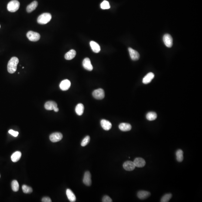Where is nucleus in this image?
Wrapping results in <instances>:
<instances>
[{
    "label": "nucleus",
    "instance_id": "f257e3e1",
    "mask_svg": "<svg viewBox=\"0 0 202 202\" xmlns=\"http://www.w3.org/2000/svg\"><path fill=\"white\" fill-rule=\"evenodd\" d=\"M19 63V60L16 57H12L8 63V71L9 73L12 74L14 73L17 69V66Z\"/></svg>",
    "mask_w": 202,
    "mask_h": 202
},
{
    "label": "nucleus",
    "instance_id": "f03ea898",
    "mask_svg": "<svg viewBox=\"0 0 202 202\" xmlns=\"http://www.w3.org/2000/svg\"><path fill=\"white\" fill-rule=\"evenodd\" d=\"M51 18L52 15L50 13H43L38 17L37 22L39 24H46L51 21Z\"/></svg>",
    "mask_w": 202,
    "mask_h": 202
},
{
    "label": "nucleus",
    "instance_id": "7ed1b4c3",
    "mask_svg": "<svg viewBox=\"0 0 202 202\" xmlns=\"http://www.w3.org/2000/svg\"><path fill=\"white\" fill-rule=\"evenodd\" d=\"M20 3L17 0H12L8 3L7 9L10 12H14L17 11L20 8Z\"/></svg>",
    "mask_w": 202,
    "mask_h": 202
},
{
    "label": "nucleus",
    "instance_id": "20e7f679",
    "mask_svg": "<svg viewBox=\"0 0 202 202\" xmlns=\"http://www.w3.org/2000/svg\"><path fill=\"white\" fill-rule=\"evenodd\" d=\"M27 37L30 41L37 42L40 39V36L38 33L30 31L27 33Z\"/></svg>",
    "mask_w": 202,
    "mask_h": 202
},
{
    "label": "nucleus",
    "instance_id": "39448f33",
    "mask_svg": "<svg viewBox=\"0 0 202 202\" xmlns=\"http://www.w3.org/2000/svg\"><path fill=\"white\" fill-rule=\"evenodd\" d=\"M92 96L96 99H103L105 97V91L103 89H97L93 91Z\"/></svg>",
    "mask_w": 202,
    "mask_h": 202
},
{
    "label": "nucleus",
    "instance_id": "423d86ee",
    "mask_svg": "<svg viewBox=\"0 0 202 202\" xmlns=\"http://www.w3.org/2000/svg\"><path fill=\"white\" fill-rule=\"evenodd\" d=\"M163 42L167 47L171 48L173 45V39L172 36L168 34L164 35L163 37Z\"/></svg>",
    "mask_w": 202,
    "mask_h": 202
},
{
    "label": "nucleus",
    "instance_id": "0eeeda50",
    "mask_svg": "<svg viewBox=\"0 0 202 202\" xmlns=\"http://www.w3.org/2000/svg\"><path fill=\"white\" fill-rule=\"evenodd\" d=\"M63 136L61 133L56 132L51 134L49 136L50 141L54 143L57 142L62 139Z\"/></svg>",
    "mask_w": 202,
    "mask_h": 202
},
{
    "label": "nucleus",
    "instance_id": "6e6552de",
    "mask_svg": "<svg viewBox=\"0 0 202 202\" xmlns=\"http://www.w3.org/2000/svg\"><path fill=\"white\" fill-rule=\"evenodd\" d=\"M84 184L87 186H90L91 185V175L89 171L85 172L83 180Z\"/></svg>",
    "mask_w": 202,
    "mask_h": 202
},
{
    "label": "nucleus",
    "instance_id": "1a4fd4ad",
    "mask_svg": "<svg viewBox=\"0 0 202 202\" xmlns=\"http://www.w3.org/2000/svg\"><path fill=\"white\" fill-rule=\"evenodd\" d=\"M71 86V82L69 80L65 79L61 82L60 85V89L62 91L68 90Z\"/></svg>",
    "mask_w": 202,
    "mask_h": 202
},
{
    "label": "nucleus",
    "instance_id": "9d476101",
    "mask_svg": "<svg viewBox=\"0 0 202 202\" xmlns=\"http://www.w3.org/2000/svg\"><path fill=\"white\" fill-rule=\"evenodd\" d=\"M128 51L131 59L133 61H137L140 58V54L138 52L131 48H129Z\"/></svg>",
    "mask_w": 202,
    "mask_h": 202
},
{
    "label": "nucleus",
    "instance_id": "9b49d317",
    "mask_svg": "<svg viewBox=\"0 0 202 202\" xmlns=\"http://www.w3.org/2000/svg\"><path fill=\"white\" fill-rule=\"evenodd\" d=\"M82 64L84 68L86 70L91 71L93 70V66L89 58H85L83 61Z\"/></svg>",
    "mask_w": 202,
    "mask_h": 202
},
{
    "label": "nucleus",
    "instance_id": "f8f14e48",
    "mask_svg": "<svg viewBox=\"0 0 202 202\" xmlns=\"http://www.w3.org/2000/svg\"><path fill=\"white\" fill-rule=\"evenodd\" d=\"M123 167L125 170L128 171H133L136 167L134 162L131 161H127L123 163Z\"/></svg>",
    "mask_w": 202,
    "mask_h": 202
},
{
    "label": "nucleus",
    "instance_id": "ddd939ff",
    "mask_svg": "<svg viewBox=\"0 0 202 202\" xmlns=\"http://www.w3.org/2000/svg\"><path fill=\"white\" fill-rule=\"evenodd\" d=\"M45 108L48 111L54 110L57 107V104L55 101H50L46 102L45 104Z\"/></svg>",
    "mask_w": 202,
    "mask_h": 202
},
{
    "label": "nucleus",
    "instance_id": "4468645a",
    "mask_svg": "<svg viewBox=\"0 0 202 202\" xmlns=\"http://www.w3.org/2000/svg\"><path fill=\"white\" fill-rule=\"evenodd\" d=\"M134 163L136 167L142 168L144 167L146 164L145 160L141 158H136L134 161Z\"/></svg>",
    "mask_w": 202,
    "mask_h": 202
},
{
    "label": "nucleus",
    "instance_id": "2eb2a0df",
    "mask_svg": "<svg viewBox=\"0 0 202 202\" xmlns=\"http://www.w3.org/2000/svg\"><path fill=\"white\" fill-rule=\"evenodd\" d=\"M101 125L104 130L108 131L110 130L112 127V123L109 121L105 120H102L101 121Z\"/></svg>",
    "mask_w": 202,
    "mask_h": 202
},
{
    "label": "nucleus",
    "instance_id": "dca6fc26",
    "mask_svg": "<svg viewBox=\"0 0 202 202\" xmlns=\"http://www.w3.org/2000/svg\"><path fill=\"white\" fill-rule=\"evenodd\" d=\"M155 75L152 72H150L147 74L143 78L142 82L143 84H147L150 83L154 78Z\"/></svg>",
    "mask_w": 202,
    "mask_h": 202
},
{
    "label": "nucleus",
    "instance_id": "f3484780",
    "mask_svg": "<svg viewBox=\"0 0 202 202\" xmlns=\"http://www.w3.org/2000/svg\"><path fill=\"white\" fill-rule=\"evenodd\" d=\"M151 195V193L145 190H141L137 193V196L141 200H144Z\"/></svg>",
    "mask_w": 202,
    "mask_h": 202
},
{
    "label": "nucleus",
    "instance_id": "a211bd4d",
    "mask_svg": "<svg viewBox=\"0 0 202 202\" xmlns=\"http://www.w3.org/2000/svg\"><path fill=\"white\" fill-rule=\"evenodd\" d=\"M119 129L122 131H130L131 129V125L128 123H122L119 126Z\"/></svg>",
    "mask_w": 202,
    "mask_h": 202
},
{
    "label": "nucleus",
    "instance_id": "6ab92c4d",
    "mask_svg": "<svg viewBox=\"0 0 202 202\" xmlns=\"http://www.w3.org/2000/svg\"><path fill=\"white\" fill-rule=\"evenodd\" d=\"M91 47L94 53H97L100 51V47L98 44L94 41H91L90 42Z\"/></svg>",
    "mask_w": 202,
    "mask_h": 202
},
{
    "label": "nucleus",
    "instance_id": "aec40b11",
    "mask_svg": "<svg viewBox=\"0 0 202 202\" xmlns=\"http://www.w3.org/2000/svg\"><path fill=\"white\" fill-rule=\"evenodd\" d=\"M76 51L74 49H71L65 55V59L67 60H71L75 57Z\"/></svg>",
    "mask_w": 202,
    "mask_h": 202
},
{
    "label": "nucleus",
    "instance_id": "412c9836",
    "mask_svg": "<svg viewBox=\"0 0 202 202\" xmlns=\"http://www.w3.org/2000/svg\"><path fill=\"white\" fill-rule=\"evenodd\" d=\"M38 6V2L37 1H34L27 6V9H26L27 12L28 13H30V12H32L36 9Z\"/></svg>",
    "mask_w": 202,
    "mask_h": 202
},
{
    "label": "nucleus",
    "instance_id": "4be33fe9",
    "mask_svg": "<svg viewBox=\"0 0 202 202\" xmlns=\"http://www.w3.org/2000/svg\"><path fill=\"white\" fill-rule=\"evenodd\" d=\"M66 195L67 197L68 198L70 201L71 202H75L76 200V197L74 194V193L70 189H68L66 190Z\"/></svg>",
    "mask_w": 202,
    "mask_h": 202
},
{
    "label": "nucleus",
    "instance_id": "5701e85b",
    "mask_svg": "<svg viewBox=\"0 0 202 202\" xmlns=\"http://www.w3.org/2000/svg\"><path fill=\"white\" fill-rule=\"evenodd\" d=\"M21 156H22V153L20 152H15L14 153H13L11 156V160H12V162L14 163L17 162L20 160Z\"/></svg>",
    "mask_w": 202,
    "mask_h": 202
},
{
    "label": "nucleus",
    "instance_id": "b1692460",
    "mask_svg": "<svg viewBox=\"0 0 202 202\" xmlns=\"http://www.w3.org/2000/svg\"><path fill=\"white\" fill-rule=\"evenodd\" d=\"M84 109V107L82 104H78L76 107L75 112L77 115L81 116L83 113Z\"/></svg>",
    "mask_w": 202,
    "mask_h": 202
},
{
    "label": "nucleus",
    "instance_id": "393cba45",
    "mask_svg": "<svg viewBox=\"0 0 202 202\" xmlns=\"http://www.w3.org/2000/svg\"><path fill=\"white\" fill-rule=\"evenodd\" d=\"M157 113L154 112H149L146 115V118L148 120L152 121L155 120L157 119Z\"/></svg>",
    "mask_w": 202,
    "mask_h": 202
},
{
    "label": "nucleus",
    "instance_id": "a878e982",
    "mask_svg": "<svg viewBox=\"0 0 202 202\" xmlns=\"http://www.w3.org/2000/svg\"><path fill=\"white\" fill-rule=\"evenodd\" d=\"M183 152L181 149H179L176 152V159L179 162H182L183 160Z\"/></svg>",
    "mask_w": 202,
    "mask_h": 202
},
{
    "label": "nucleus",
    "instance_id": "bb28decb",
    "mask_svg": "<svg viewBox=\"0 0 202 202\" xmlns=\"http://www.w3.org/2000/svg\"><path fill=\"white\" fill-rule=\"evenodd\" d=\"M11 187L12 190L14 192H17L19 190V183L16 180H14L12 181L11 183Z\"/></svg>",
    "mask_w": 202,
    "mask_h": 202
},
{
    "label": "nucleus",
    "instance_id": "cd10ccee",
    "mask_svg": "<svg viewBox=\"0 0 202 202\" xmlns=\"http://www.w3.org/2000/svg\"><path fill=\"white\" fill-rule=\"evenodd\" d=\"M172 196V194H166L165 195H164L163 196L162 198H161V200H160V202H168L169 201V200L171 199Z\"/></svg>",
    "mask_w": 202,
    "mask_h": 202
},
{
    "label": "nucleus",
    "instance_id": "c85d7f7f",
    "mask_svg": "<svg viewBox=\"0 0 202 202\" xmlns=\"http://www.w3.org/2000/svg\"><path fill=\"white\" fill-rule=\"evenodd\" d=\"M22 190L24 193L25 194H30L33 191L32 189L30 187L26 185H23Z\"/></svg>",
    "mask_w": 202,
    "mask_h": 202
},
{
    "label": "nucleus",
    "instance_id": "c756f323",
    "mask_svg": "<svg viewBox=\"0 0 202 202\" xmlns=\"http://www.w3.org/2000/svg\"><path fill=\"white\" fill-rule=\"evenodd\" d=\"M100 6L101 8L103 9H108L111 7L109 2L106 1H103L101 3Z\"/></svg>",
    "mask_w": 202,
    "mask_h": 202
},
{
    "label": "nucleus",
    "instance_id": "7c9ffc66",
    "mask_svg": "<svg viewBox=\"0 0 202 202\" xmlns=\"http://www.w3.org/2000/svg\"><path fill=\"white\" fill-rule=\"evenodd\" d=\"M90 137L89 136H86L84 138L83 140L82 141L81 143V146H83V147L86 146L90 142Z\"/></svg>",
    "mask_w": 202,
    "mask_h": 202
},
{
    "label": "nucleus",
    "instance_id": "2f4dec72",
    "mask_svg": "<svg viewBox=\"0 0 202 202\" xmlns=\"http://www.w3.org/2000/svg\"><path fill=\"white\" fill-rule=\"evenodd\" d=\"M102 202H112V200L111 198L107 195L105 196L102 199Z\"/></svg>",
    "mask_w": 202,
    "mask_h": 202
},
{
    "label": "nucleus",
    "instance_id": "473e14b6",
    "mask_svg": "<svg viewBox=\"0 0 202 202\" xmlns=\"http://www.w3.org/2000/svg\"><path fill=\"white\" fill-rule=\"evenodd\" d=\"M8 132L11 135L15 137H17L18 136V134H19V133L18 131H14V130H9Z\"/></svg>",
    "mask_w": 202,
    "mask_h": 202
},
{
    "label": "nucleus",
    "instance_id": "72a5a7b5",
    "mask_svg": "<svg viewBox=\"0 0 202 202\" xmlns=\"http://www.w3.org/2000/svg\"><path fill=\"white\" fill-rule=\"evenodd\" d=\"M42 201L43 202H52V201L50 198L45 197L42 198Z\"/></svg>",
    "mask_w": 202,
    "mask_h": 202
},
{
    "label": "nucleus",
    "instance_id": "f704fd0d",
    "mask_svg": "<svg viewBox=\"0 0 202 202\" xmlns=\"http://www.w3.org/2000/svg\"><path fill=\"white\" fill-rule=\"evenodd\" d=\"M54 111L55 112H58L59 111V108H58V107H56L54 109Z\"/></svg>",
    "mask_w": 202,
    "mask_h": 202
},
{
    "label": "nucleus",
    "instance_id": "c9c22d12",
    "mask_svg": "<svg viewBox=\"0 0 202 202\" xmlns=\"http://www.w3.org/2000/svg\"><path fill=\"white\" fill-rule=\"evenodd\" d=\"M24 68V67H23V69Z\"/></svg>",
    "mask_w": 202,
    "mask_h": 202
},
{
    "label": "nucleus",
    "instance_id": "e433bc0d",
    "mask_svg": "<svg viewBox=\"0 0 202 202\" xmlns=\"http://www.w3.org/2000/svg\"><path fill=\"white\" fill-rule=\"evenodd\" d=\"M0 178H1V175H0Z\"/></svg>",
    "mask_w": 202,
    "mask_h": 202
},
{
    "label": "nucleus",
    "instance_id": "4c0bfd02",
    "mask_svg": "<svg viewBox=\"0 0 202 202\" xmlns=\"http://www.w3.org/2000/svg\"><path fill=\"white\" fill-rule=\"evenodd\" d=\"M0 27H1V25H0Z\"/></svg>",
    "mask_w": 202,
    "mask_h": 202
}]
</instances>
